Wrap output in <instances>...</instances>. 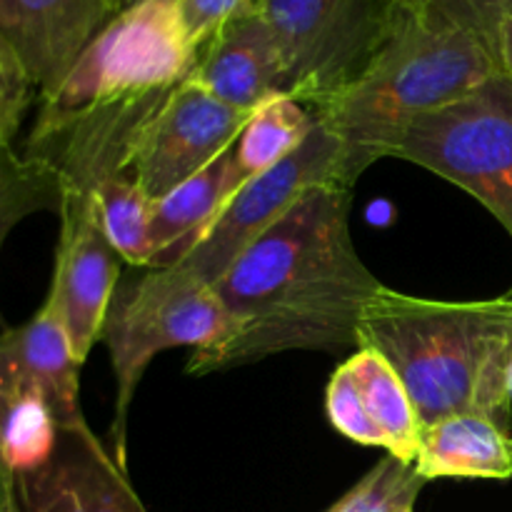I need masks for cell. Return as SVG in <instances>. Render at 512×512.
Returning a JSON list of instances; mask_svg holds the SVG:
<instances>
[{
    "label": "cell",
    "instance_id": "obj_1",
    "mask_svg": "<svg viewBox=\"0 0 512 512\" xmlns=\"http://www.w3.org/2000/svg\"><path fill=\"white\" fill-rule=\"evenodd\" d=\"M350 205L348 185L308 190L238 255L215 283L235 333L218 348L193 350L185 373H218L290 350L358 348L360 315L383 283L355 250Z\"/></svg>",
    "mask_w": 512,
    "mask_h": 512
},
{
    "label": "cell",
    "instance_id": "obj_6",
    "mask_svg": "<svg viewBox=\"0 0 512 512\" xmlns=\"http://www.w3.org/2000/svg\"><path fill=\"white\" fill-rule=\"evenodd\" d=\"M80 363L53 305L0 330V470L38 468L63 428L83 425Z\"/></svg>",
    "mask_w": 512,
    "mask_h": 512
},
{
    "label": "cell",
    "instance_id": "obj_5",
    "mask_svg": "<svg viewBox=\"0 0 512 512\" xmlns=\"http://www.w3.org/2000/svg\"><path fill=\"white\" fill-rule=\"evenodd\" d=\"M138 278L118 285L100 343L115 375V413L110 423L113 458L125 468L128 413L133 395L155 355L173 348L210 350L235 333L213 283L178 268H140Z\"/></svg>",
    "mask_w": 512,
    "mask_h": 512
},
{
    "label": "cell",
    "instance_id": "obj_26",
    "mask_svg": "<svg viewBox=\"0 0 512 512\" xmlns=\"http://www.w3.org/2000/svg\"><path fill=\"white\" fill-rule=\"evenodd\" d=\"M0 512H23L18 503V495H15L13 475L0 470Z\"/></svg>",
    "mask_w": 512,
    "mask_h": 512
},
{
    "label": "cell",
    "instance_id": "obj_23",
    "mask_svg": "<svg viewBox=\"0 0 512 512\" xmlns=\"http://www.w3.org/2000/svg\"><path fill=\"white\" fill-rule=\"evenodd\" d=\"M325 410H328L330 425L343 438L353 440L358 445H368V448H383V435L370 420L363 395H360L348 363L338 365L333 378H330L328 390H325Z\"/></svg>",
    "mask_w": 512,
    "mask_h": 512
},
{
    "label": "cell",
    "instance_id": "obj_30",
    "mask_svg": "<svg viewBox=\"0 0 512 512\" xmlns=\"http://www.w3.org/2000/svg\"><path fill=\"white\" fill-rule=\"evenodd\" d=\"M405 512H413V508H410V510H405Z\"/></svg>",
    "mask_w": 512,
    "mask_h": 512
},
{
    "label": "cell",
    "instance_id": "obj_16",
    "mask_svg": "<svg viewBox=\"0 0 512 512\" xmlns=\"http://www.w3.org/2000/svg\"><path fill=\"white\" fill-rule=\"evenodd\" d=\"M420 478L508 480L512 478V435L483 415H450L420 430Z\"/></svg>",
    "mask_w": 512,
    "mask_h": 512
},
{
    "label": "cell",
    "instance_id": "obj_21",
    "mask_svg": "<svg viewBox=\"0 0 512 512\" xmlns=\"http://www.w3.org/2000/svg\"><path fill=\"white\" fill-rule=\"evenodd\" d=\"M425 483L413 465L388 455L328 512H405L415 508Z\"/></svg>",
    "mask_w": 512,
    "mask_h": 512
},
{
    "label": "cell",
    "instance_id": "obj_20",
    "mask_svg": "<svg viewBox=\"0 0 512 512\" xmlns=\"http://www.w3.org/2000/svg\"><path fill=\"white\" fill-rule=\"evenodd\" d=\"M105 235L130 268L150 265V220L155 200L128 175L105 180L93 193Z\"/></svg>",
    "mask_w": 512,
    "mask_h": 512
},
{
    "label": "cell",
    "instance_id": "obj_22",
    "mask_svg": "<svg viewBox=\"0 0 512 512\" xmlns=\"http://www.w3.org/2000/svg\"><path fill=\"white\" fill-rule=\"evenodd\" d=\"M398 8L433 13L468 33L478 35L500 55V35L512 15V0H390Z\"/></svg>",
    "mask_w": 512,
    "mask_h": 512
},
{
    "label": "cell",
    "instance_id": "obj_29",
    "mask_svg": "<svg viewBox=\"0 0 512 512\" xmlns=\"http://www.w3.org/2000/svg\"><path fill=\"white\" fill-rule=\"evenodd\" d=\"M510 395H512V368H510Z\"/></svg>",
    "mask_w": 512,
    "mask_h": 512
},
{
    "label": "cell",
    "instance_id": "obj_15",
    "mask_svg": "<svg viewBox=\"0 0 512 512\" xmlns=\"http://www.w3.org/2000/svg\"><path fill=\"white\" fill-rule=\"evenodd\" d=\"M243 183L233 143L173 193L155 200L148 268H173L183 263Z\"/></svg>",
    "mask_w": 512,
    "mask_h": 512
},
{
    "label": "cell",
    "instance_id": "obj_18",
    "mask_svg": "<svg viewBox=\"0 0 512 512\" xmlns=\"http://www.w3.org/2000/svg\"><path fill=\"white\" fill-rule=\"evenodd\" d=\"M313 108L290 95L260 105L235 140V158L245 180L265 173L300 148L315 125Z\"/></svg>",
    "mask_w": 512,
    "mask_h": 512
},
{
    "label": "cell",
    "instance_id": "obj_14",
    "mask_svg": "<svg viewBox=\"0 0 512 512\" xmlns=\"http://www.w3.org/2000/svg\"><path fill=\"white\" fill-rule=\"evenodd\" d=\"M190 80L243 113L285 95L283 55L255 0L200 45Z\"/></svg>",
    "mask_w": 512,
    "mask_h": 512
},
{
    "label": "cell",
    "instance_id": "obj_12",
    "mask_svg": "<svg viewBox=\"0 0 512 512\" xmlns=\"http://www.w3.org/2000/svg\"><path fill=\"white\" fill-rule=\"evenodd\" d=\"M13 485L23 512H148L88 423L60 430L48 460L13 475Z\"/></svg>",
    "mask_w": 512,
    "mask_h": 512
},
{
    "label": "cell",
    "instance_id": "obj_10",
    "mask_svg": "<svg viewBox=\"0 0 512 512\" xmlns=\"http://www.w3.org/2000/svg\"><path fill=\"white\" fill-rule=\"evenodd\" d=\"M250 115L183 80L133 135L123 173L153 200L165 198L228 150Z\"/></svg>",
    "mask_w": 512,
    "mask_h": 512
},
{
    "label": "cell",
    "instance_id": "obj_13",
    "mask_svg": "<svg viewBox=\"0 0 512 512\" xmlns=\"http://www.w3.org/2000/svg\"><path fill=\"white\" fill-rule=\"evenodd\" d=\"M118 13V0H0V35L48 100Z\"/></svg>",
    "mask_w": 512,
    "mask_h": 512
},
{
    "label": "cell",
    "instance_id": "obj_27",
    "mask_svg": "<svg viewBox=\"0 0 512 512\" xmlns=\"http://www.w3.org/2000/svg\"><path fill=\"white\" fill-rule=\"evenodd\" d=\"M500 60H503L505 73L512 75V15L505 23L503 35H500Z\"/></svg>",
    "mask_w": 512,
    "mask_h": 512
},
{
    "label": "cell",
    "instance_id": "obj_7",
    "mask_svg": "<svg viewBox=\"0 0 512 512\" xmlns=\"http://www.w3.org/2000/svg\"><path fill=\"white\" fill-rule=\"evenodd\" d=\"M388 158L463 188L512 238V75L503 70L465 98L415 118Z\"/></svg>",
    "mask_w": 512,
    "mask_h": 512
},
{
    "label": "cell",
    "instance_id": "obj_17",
    "mask_svg": "<svg viewBox=\"0 0 512 512\" xmlns=\"http://www.w3.org/2000/svg\"><path fill=\"white\" fill-rule=\"evenodd\" d=\"M345 363L358 383L370 420L383 435L385 453L398 458L400 463L415 465L423 425H420L413 398L393 365L368 348H358Z\"/></svg>",
    "mask_w": 512,
    "mask_h": 512
},
{
    "label": "cell",
    "instance_id": "obj_25",
    "mask_svg": "<svg viewBox=\"0 0 512 512\" xmlns=\"http://www.w3.org/2000/svg\"><path fill=\"white\" fill-rule=\"evenodd\" d=\"M250 5L253 0H180V13L190 40L200 48L220 25Z\"/></svg>",
    "mask_w": 512,
    "mask_h": 512
},
{
    "label": "cell",
    "instance_id": "obj_24",
    "mask_svg": "<svg viewBox=\"0 0 512 512\" xmlns=\"http://www.w3.org/2000/svg\"><path fill=\"white\" fill-rule=\"evenodd\" d=\"M33 98H38L33 80L0 35V145H13Z\"/></svg>",
    "mask_w": 512,
    "mask_h": 512
},
{
    "label": "cell",
    "instance_id": "obj_9",
    "mask_svg": "<svg viewBox=\"0 0 512 512\" xmlns=\"http://www.w3.org/2000/svg\"><path fill=\"white\" fill-rule=\"evenodd\" d=\"M320 185L353 188L355 180L348 170L343 143L318 118L300 148L240 185L178 268L215 285L250 243L273 228L308 190Z\"/></svg>",
    "mask_w": 512,
    "mask_h": 512
},
{
    "label": "cell",
    "instance_id": "obj_28",
    "mask_svg": "<svg viewBox=\"0 0 512 512\" xmlns=\"http://www.w3.org/2000/svg\"><path fill=\"white\" fill-rule=\"evenodd\" d=\"M118 3H120V13H123L125 8H133V5L143 3V0H118Z\"/></svg>",
    "mask_w": 512,
    "mask_h": 512
},
{
    "label": "cell",
    "instance_id": "obj_2",
    "mask_svg": "<svg viewBox=\"0 0 512 512\" xmlns=\"http://www.w3.org/2000/svg\"><path fill=\"white\" fill-rule=\"evenodd\" d=\"M358 348L393 365L423 428L473 413L510 430L512 290L485 300H433L383 285L360 315Z\"/></svg>",
    "mask_w": 512,
    "mask_h": 512
},
{
    "label": "cell",
    "instance_id": "obj_8",
    "mask_svg": "<svg viewBox=\"0 0 512 512\" xmlns=\"http://www.w3.org/2000/svg\"><path fill=\"white\" fill-rule=\"evenodd\" d=\"M278 40L285 95L320 108L373 60L393 25L390 0H255Z\"/></svg>",
    "mask_w": 512,
    "mask_h": 512
},
{
    "label": "cell",
    "instance_id": "obj_11",
    "mask_svg": "<svg viewBox=\"0 0 512 512\" xmlns=\"http://www.w3.org/2000/svg\"><path fill=\"white\" fill-rule=\"evenodd\" d=\"M58 218L53 283L45 300L58 313L70 348L83 365L93 345L100 343L123 258L105 235L93 195L65 190Z\"/></svg>",
    "mask_w": 512,
    "mask_h": 512
},
{
    "label": "cell",
    "instance_id": "obj_19",
    "mask_svg": "<svg viewBox=\"0 0 512 512\" xmlns=\"http://www.w3.org/2000/svg\"><path fill=\"white\" fill-rule=\"evenodd\" d=\"M63 183L53 165L0 145V258L10 233L35 213H60ZM0 325L8 328L0 310Z\"/></svg>",
    "mask_w": 512,
    "mask_h": 512
},
{
    "label": "cell",
    "instance_id": "obj_3",
    "mask_svg": "<svg viewBox=\"0 0 512 512\" xmlns=\"http://www.w3.org/2000/svg\"><path fill=\"white\" fill-rule=\"evenodd\" d=\"M485 40L418 8L395 5L393 25L363 73L313 113L338 135L353 180L390 148L405 128L503 73Z\"/></svg>",
    "mask_w": 512,
    "mask_h": 512
},
{
    "label": "cell",
    "instance_id": "obj_4",
    "mask_svg": "<svg viewBox=\"0 0 512 512\" xmlns=\"http://www.w3.org/2000/svg\"><path fill=\"white\" fill-rule=\"evenodd\" d=\"M198 45L180 0L125 8L90 43L58 93L40 100L33 130H65L83 143L123 150L160 103L190 78Z\"/></svg>",
    "mask_w": 512,
    "mask_h": 512
}]
</instances>
